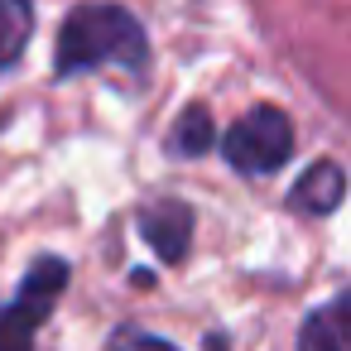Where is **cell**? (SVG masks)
<instances>
[{
  "mask_svg": "<svg viewBox=\"0 0 351 351\" xmlns=\"http://www.w3.org/2000/svg\"><path fill=\"white\" fill-rule=\"evenodd\" d=\"M221 154L236 173H274L293 154V125L279 106H250L221 140Z\"/></svg>",
  "mask_w": 351,
  "mask_h": 351,
  "instance_id": "7a4b0ae2",
  "label": "cell"
},
{
  "mask_svg": "<svg viewBox=\"0 0 351 351\" xmlns=\"http://www.w3.org/2000/svg\"><path fill=\"white\" fill-rule=\"evenodd\" d=\"M34 34V5L29 0H0V73L15 68Z\"/></svg>",
  "mask_w": 351,
  "mask_h": 351,
  "instance_id": "52a82bcc",
  "label": "cell"
},
{
  "mask_svg": "<svg viewBox=\"0 0 351 351\" xmlns=\"http://www.w3.org/2000/svg\"><path fill=\"white\" fill-rule=\"evenodd\" d=\"M145 58H149L145 34H140L135 15L121 10V5H82V10H73L63 20V29H58V49H53L58 77L92 73V68H106V63L145 68Z\"/></svg>",
  "mask_w": 351,
  "mask_h": 351,
  "instance_id": "6da1fadb",
  "label": "cell"
},
{
  "mask_svg": "<svg viewBox=\"0 0 351 351\" xmlns=\"http://www.w3.org/2000/svg\"><path fill=\"white\" fill-rule=\"evenodd\" d=\"M341 197H346V173H341L332 159H317V164H313V169H303V178L293 183L289 207H293V212L327 217V212H337V207H341Z\"/></svg>",
  "mask_w": 351,
  "mask_h": 351,
  "instance_id": "5b68a950",
  "label": "cell"
},
{
  "mask_svg": "<svg viewBox=\"0 0 351 351\" xmlns=\"http://www.w3.org/2000/svg\"><path fill=\"white\" fill-rule=\"evenodd\" d=\"M207 149H212V116H207L202 106H188V111L178 116L173 135H169V154H173V159H197V154H207Z\"/></svg>",
  "mask_w": 351,
  "mask_h": 351,
  "instance_id": "ba28073f",
  "label": "cell"
},
{
  "mask_svg": "<svg viewBox=\"0 0 351 351\" xmlns=\"http://www.w3.org/2000/svg\"><path fill=\"white\" fill-rule=\"evenodd\" d=\"M111 351H178L173 341H159V337H149V332H116V341H111Z\"/></svg>",
  "mask_w": 351,
  "mask_h": 351,
  "instance_id": "9c48e42d",
  "label": "cell"
},
{
  "mask_svg": "<svg viewBox=\"0 0 351 351\" xmlns=\"http://www.w3.org/2000/svg\"><path fill=\"white\" fill-rule=\"evenodd\" d=\"M298 351H351V298L322 303V308L303 322Z\"/></svg>",
  "mask_w": 351,
  "mask_h": 351,
  "instance_id": "8992f818",
  "label": "cell"
},
{
  "mask_svg": "<svg viewBox=\"0 0 351 351\" xmlns=\"http://www.w3.org/2000/svg\"><path fill=\"white\" fill-rule=\"evenodd\" d=\"M68 284V265L58 255L34 260L10 308H0V351H34V327L53 313L58 293Z\"/></svg>",
  "mask_w": 351,
  "mask_h": 351,
  "instance_id": "3957f363",
  "label": "cell"
},
{
  "mask_svg": "<svg viewBox=\"0 0 351 351\" xmlns=\"http://www.w3.org/2000/svg\"><path fill=\"white\" fill-rule=\"evenodd\" d=\"M140 231H145V241H149V250H154L159 260L178 265V260L188 255V241H193V212H188L183 202L164 197V202L145 207V217H140Z\"/></svg>",
  "mask_w": 351,
  "mask_h": 351,
  "instance_id": "277c9868",
  "label": "cell"
}]
</instances>
